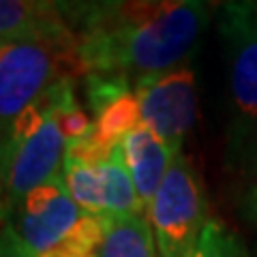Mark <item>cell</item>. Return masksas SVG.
I'll list each match as a JSON object with an SVG mask.
<instances>
[{"instance_id":"cell-14","label":"cell","mask_w":257,"mask_h":257,"mask_svg":"<svg viewBox=\"0 0 257 257\" xmlns=\"http://www.w3.org/2000/svg\"><path fill=\"white\" fill-rule=\"evenodd\" d=\"M0 257H32L13 225V212L0 204Z\"/></svg>"},{"instance_id":"cell-11","label":"cell","mask_w":257,"mask_h":257,"mask_svg":"<svg viewBox=\"0 0 257 257\" xmlns=\"http://www.w3.org/2000/svg\"><path fill=\"white\" fill-rule=\"evenodd\" d=\"M96 257H159L146 216H120L107 221Z\"/></svg>"},{"instance_id":"cell-12","label":"cell","mask_w":257,"mask_h":257,"mask_svg":"<svg viewBox=\"0 0 257 257\" xmlns=\"http://www.w3.org/2000/svg\"><path fill=\"white\" fill-rule=\"evenodd\" d=\"M191 257H248L244 242L219 219H210Z\"/></svg>"},{"instance_id":"cell-8","label":"cell","mask_w":257,"mask_h":257,"mask_svg":"<svg viewBox=\"0 0 257 257\" xmlns=\"http://www.w3.org/2000/svg\"><path fill=\"white\" fill-rule=\"evenodd\" d=\"M221 32L227 43L234 122H248L257 118V20L246 3L223 5Z\"/></svg>"},{"instance_id":"cell-10","label":"cell","mask_w":257,"mask_h":257,"mask_svg":"<svg viewBox=\"0 0 257 257\" xmlns=\"http://www.w3.org/2000/svg\"><path fill=\"white\" fill-rule=\"evenodd\" d=\"M120 152H122V161L135 182V189L148 210V204L152 202L178 155L157 135H152L144 124L135 126L120 142Z\"/></svg>"},{"instance_id":"cell-5","label":"cell","mask_w":257,"mask_h":257,"mask_svg":"<svg viewBox=\"0 0 257 257\" xmlns=\"http://www.w3.org/2000/svg\"><path fill=\"white\" fill-rule=\"evenodd\" d=\"M146 219L159 257H191L210 219L202 178L182 152L148 204Z\"/></svg>"},{"instance_id":"cell-13","label":"cell","mask_w":257,"mask_h":257,"mask_svg":"<svg viewBox=\"0 0 257 257\" xmlns=\"http://www.w3.org/2000/svg\"><path fill=\"white\" fill-rule=\"evenodd\" d=\"M227 161L257 182V118L248 122H234L227 142Z\"/></svg>"},{"instance_id":"cell-1","label":"cell","mask_w":257,"mask_h":257,"mask_svg":"<svg viewBox=\"0 0 257 257\" xmlns=\"http://www.w3.org/2000/svg\"><path fill=\"white\" fill-rule=\"evenodd\" d=\"M71 20L82 75H116L135 86L191 58L210 9L197 0L73 3Z\"/></svg>"},{"instance_id":"cell-3","label":"cell","mask_w":257,"mask_h":257,"mask_svg":"<svg viewBox=\"0 0 257 257\" xmlns=\"http://www.w3.org/2000/svg\"><path fill=\"white\" fill-rule=\"evenodd\" d=\"M13 225L32 257H96L107 221L79 208L58 176L22 199Z\"/></svg>"},{"instance_id":"cell-6","label":"cell","mask_w":257,"mask_h":257,"mask_svg":"<svg viewBox=\"0 0 257 257\" xmlns=\"http://www.w3.org/2000/svg\"><path fill=\"white\" fill-rule=\"evenodd\" d=\"M140 103L142 124L167 144L176 155L191 133L197 118L195 75L189 64L140 79L133 86Z\"/></svg>"},{"instance_id":"cell-7","label":"cell","mask_w":257,"mask_h":257,"mask_svg":"<svg viewBox=\"0 0 257 257\" xmlns=\"http://www.w3.org/2000/svg\"><path fill=\"white\" fill-rule=\"evenodd\" d=\"M62 178L73 202L94 216L105 221L120 216H146V204L135 189L120 146L111 159L101 163L64 161Z\"/></svg>"},{"instance_id":"cell-2","label":"cell","mask_w":257,"mask_h":257,"mask_svg":"<svg viewBox=\"0 0 257 257\" xmlns=\"http://www.w3.org/2000/svg\"><path fill=\"white\" fill-rule=\"evenodd\" d=\"M71 92V79L60 82L0 138V204L11 212L30 191L62 176L67 140L58 116Z\"/></svg>"},{"instance_id":"cell-15","label":"cell","mask_w":257,"mask_h":257,"mask_svg":"<svg viewBox=\"0 0 257 257\" xmlns=\"http://www.w3.org/2000/svg\"><path fill=\"white\" fill-rule=\"evenodd\" d=\"M240 210H242L244 219L248 223L257 225V182H253L242 193V197H240Z\"/></svg>"},{"instance_id":"cell-9","label":"cell","mask_w":257,"mask_h":257,"mask_svg":"<svg viewBox=\"0 0 257 257\" xmlns=\"http://www.w3.org/2000/svg\"><path fill=\"white\" fill-rule=\"evenodd\" d=\"M71 5L73 3L0 0V43L73 32Z\"/></svg>"},{"instance_id":"cell-4","label":"cell","mask_w":257,"mask_h":257,"mask_svg":"<svg viewBox=\"0 0 257 257\" xmlns=\"http://www.w3.org/2000/svg\"><path fill=\"white\" fill-rule=\"evenodd\" d=\"M79 73L73 32L0 43V138L52 88Z\"/></svg>"}]
</instances>
